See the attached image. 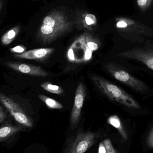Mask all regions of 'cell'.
<instances>
[{"label": "cell", "mask_w": 153, "mask_h": 153, "mask_svg": "<svg viewBox=\"0 0 153 153\" xmlns=\"http://www.w3.org/2000/svg\"><path fill=\"white\" fill-rule=\"evenodd\" d=\"M39 97L40 100L44 102L46 105L50 108L62 109L63 108V106L59 102L52 98L47 97L44 94H39Z\"/></svg>", "instance_id": "obj_13"}, {"label": "cell", "mask_w": 153, "mask_h": 153, "mask_svg": "<svg viewBox=\"0 0 153 153\" xmlns=\"http://www.w3.org/2000/svg\"><path fill=\"white\" fill-rule=\"evenodd\" d=\"M101 134L92 131H80L69 139L63 153H84L94 145Z\"/></svg>", "instance_id": "obj_2"}, {"label": "cell", "mask_w": 153, "mask_h": 153, "mask_svg": "<svg viewBox=\"0 0 153 153\" xmlns=\"http://www.w3.org/2000/svg\"><path fill=\"white\" fill-rule=\"evenodd\" d=\"M117 56L140 62L153 71V42L147 43L143 47L133 48L119 53Z\"/></svg>", "instance_id": "obj_5"}, {"label": "cell", "mask_w": 153, "mask_h": 153, "mask_svg": "<svg viewBox=\"0 0 153 153\" xmlns=\"http://www.w3.org/2000/svg\"><path fill=\"white\" fill-rule=\"evenodd\" d=\"M103 143L106 147L107 153H117L110 139H105L103 140Z\"/></svg>", "instance_id": "obj_16"}, {"label": "cell", "mask_w": 153, "mask_h": 153, "mask_svg": "<svg viewBox=\"0 0 153 153\" xmlns=\"http://www.w3.org/2000/svg\"><path fill=\"white\" fill-rule=\"evenodd\" d=\"M55 21L49 17H46L44 20V24L45 26H49L53 28L55 26Z\"/></svg>", "instance_id": "obj_19"}, {"label": "cell", "mask_w": 153, "mask_h": 153, "mask_svg": "<svg viewBox=\"0 0 153 153\" xmlns=\"http://www.w3.org/2000/svg\"><path fill=\"white\" fill-rule=\"evenodd\" d=\"M86 92L84 85L82 83H79L76 88L74 98V103L71 116L72 128H74L77 126L81 117L82 108L85 100Z\"/></svg>", "instance_id": "obj_8"}, {"label": "cell", "mask_w": 153, "mask_h": 153, "mask_svg": "<svg viewBox=\"0 0 153 153\" xmlns=\"http://www.w3.org/2000/svg\"><path fill=\"white\" fill-rule=\"evenodd\" d=\"M98 153H107L106 147L103 142H101L99 145Z\"/></svg>", "instance_id": "obj_21"}, {"label": "cell", "mask_w": 153, "mask_h": 153, "mask_svg": "<svg viewBox=\"0 0 153 153\" xmlns=\"http://www.w3.org/2000/svg\"><path fill=\"white\" fill-rule=\"evenodd\" d=\"M112 76L132 90L140 94H143L150 90V87L140 79L134 77L125 70L112 63H108L105 66Z\"/></svg>", "instance_id": "obj_3"}, {"label": "cell", "mask_w": 153, "mask_h": 153, "mask_svg": "<svg viewBox=\"0 0 153 153\" xmlns=\"http://www.w3.org/2000/svg\"><path fill=\"white\" fill-rule=\"evenodd\" d=\"M26 153V152H25V153Z\"/></svg>", "instance_id": "obj_24"}, {"label": "cell", "mask_w": 153, "mask_h": 153, "mask_svg": "<svg viewBox=\"0 0 153 153\" xmlns=\"http://www.w3.org/2000/svg\"><path fill=\"white\" fill-rule=\"evenodd\" d=\"M92 81L108 98L128 108L139 109L141 105L131 95L114 84L100 76H92Z\"/></svg>", "instance_id": "obj_1"}, {"label": "cell", "mask_w": 153, "mask_h": 153, "mask_svg": "<svg viewBox=\"0 0 153 153\" xmlns=\"http://www.w3.org/2000/svg\"><path fill=\"white\" fill-rule=\"evenodd\" d=\"M20 30V27L17 26L9 30L4 33L1 39V42L4 45H8L12 43L18 36Z\"/></svg>", "instance_id": "obj_12"}, {"label": "cell", "mask_w": 153, "mask_h": 153, "mask_svg": "<svg viewBox=\"0 0 153 153\" xmlns=\"http://www.w3.org/2000/svg\"><path fill=\"white\" fill-rule=\"evenodd\" d=\"M26 128L19 123L14 124L11 120H7L0 126V144L9 143L14 141Z\"/></svg>", "instance_id": "obj_7"}, {"label": "cell", "mask_w": 153, "mask_h": 153, "mask_svg": "<svg viewBox=\"0 0 153 153\" xmlns=\"http://www.w3.org/2000/svg\"><path fill=\"white\" fill-rule=\"evenodd\" d=\"M107 122L109 125L112 126L117 129L120 135L124 139H127V135L123 127V124L120 118L117 115H112L110 116L108 119Z\"/></svg>", "instance_id": "obj_11"}, {"label": "cell", "mask_w": 153, "mask_h": 153, "mask_svg": "<svg viewBox=\"0 0 153 153\" xmlns=\"http://www.w3.org/2000/svg\"><path fill=\"white\" fill-rule=\"evenodd\" d=\"M41 86L47 91L54 94H62L64 92V90L61 86L53 85L49 82L42 83L41 84Z\"/></svg>", "instance_id": "obj_14"}, {"label": "cell", "mask_w": 153, "mask_h": 153, "mask_svg": "<svg viewBox=\"0 0 153 153\" xmlns=\"http://www.w3.org/2000/svg\"><path fill=\"white\" fill-rule=\"evenodd\" d=\"M54 51V48H37L14 55V56L20 59L42 61L48 58Z\"/></svg>", "instance_id": "obj_10"}, {"label": "cell", "mask_w": 153, "mask_h": 153, "mask_svg": "<svg viewBox=\"0 0 153 153\" xmlns=\"http://www.w3.org/2000/svg\"><path fill=\"white\" fill-rule=\"evenodd\" d=\"M26 48L22 45L17 46L15 47L12 48L10 49L11 53H14L21 54L26 52Z\"/></svg>", "instance_id": "obj_17"}, {"label": "cell", "mask_w": 153, "mask_h": 153, "mask_svg": "<svg viewBox=\"0 0 153 153\" xmlns=\"http://www.w3.org/2000/svg\"><path fill=\"white\" fill-rule=\"evenodd\" d=\"M5 64L14 71L24 74L45 77L48 75V74L40 66L27 64L19 62H6Z\"/></svg>", "instance_id": "obj_9"}, {"label": "cell", "mask_w": 153, "mask_h": 153, "mask_svg": "<svg viewBox=\"0 0 153 153\" xmlns=\"http://www.w3.org/2000/svg\"><path fill=\"white\" fill-rule=\"evenodd\" d=\"M0 102L10 112L15 121L26 128H32L33 120L25 111L10 98L0 93Z\"/></svg>", "instance_id": "obj_6"}, {"label": "cell", "mask_w": 153, "mask_h": 153, "mask_svg": "<svg viewBox=\"0 0 153 153\" xmlns=\"http://www.w3.org/2000/svg\"><path fill=\"white\" fill-rule=\"evenodd\" d=\"M4 4V1L3 0H0V12H1V10L3 7V5Z\"/></svg>", "instance_id": "obj_23"}, {"label": "cell", "mask_w": 153, "mask_h": 153, "mask_svg": "<svg viewBox=\"0 0 153 153\" xmlns=\"http://www.w3.org/2000/svg\"><path fill=\"white\" fill-rule=\"evenodd\" d=\"M147 144L150 148L153 149V127L148 136Z\"/></svg>", "instance_id": "obj_20"}, {"label": "cell", "mask_w": 153, "mask_h": 153, "mask_svg": "<svg viewBox=\"0 0 153 153\" xmlns=\"http://www.w3.org/2000/svg\"><path fill=\"white\" fill-rule=\"evenodd\" d=\"M8 113L0 105V124H2L7 120Z\"/></svg>", "instance_id": "obj_18"}, {"label": "cell", "mask_w": 153, "mask_h": 153, "mask_svg": "<svg viewBox=\"0 0 153 153\" xmlns=\"http://www.w3.org/2000/svg\"><path fill=\"white\" fill-rule=\"evenodd\" d=\"M85 22H86V23H87V25H91V24H93L94 23V22L93 21L92 19H91V18H89V17H86L85 18Z\"/></svg>", "instance_id": "obj_22"}, {"label": "cell", "mask_w": 153, "mask_h": 153, "mask_svg": "<svg viewBox=\"0 0 153 153\" xmlns=\"http://www.w3.org/2000/svg\"><path fill=\"white\" fill-rule=\"evenodd\" d=\"M119 28L126 30L129 34L128 39L134 43H142L145 38L153 36V29L134 20L128 19L120 21L117 23Z\"/></svg>", "instance_id": "obj_4"}, {"label": "cell", "mask_w": 153, "mask_h": 153, "mask_svg": "<svg viewBox=\"0 0 153 153\" xmlns=\"http://www.w3.org/2000/svg\"><path fill=\"white\" fill-rule=\"evenodd\" d=\"M153 0H137V6L141 10L144 12L149 9Z\"/></svg>", "instance_id": "obj_15"}]
</instances>
